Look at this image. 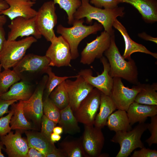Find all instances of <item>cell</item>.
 <instances>
[{"mask_svg":"<svg viewBox=\"0 0 157 157\" xmlns=\"http://www.w3.org/2000/svg\"><path fill=\"white\" fill-rule=\"evenodd\" d=\"M106 126L115 132L128 131L131 129L126 111L120 109L113 113L108 117Z\"/></svg>","mask_w":157,"mask_h":157,"instance_id":"obj_25","label":"cell"},{"mask_svg":"<svg viewBox=\"0 0 157 157\" xmlns=\"http://www.w3.org/2000/svg\"><path fill=\"white\" fill-rule=\"evenodd\" d=\"M61 138V136L60 135L53 132L50 136V140L51 141L55 143L59 141Z\"/></svg>","mask_w":157,"mask_h":157,"instance_id":"obj_45","label":"cell"},{"mask_svg":"<svg viewBox=\"0 0 157 157\" xmlns=\"http://www.w3.org/2000/svg\"><path fill=\"white\" fill-rule=\"evenodd\" d=\"M14 112V109L11 107L8 114L0 117V136L6 135L11 131V129L9 124Z\"/></svg>","mask_w":157,"mask_h":157,"instance_id":"obj_37","label":"cell"},{"mask_svg":"<svg viewBox=\"0 0 157 157\" xmlns=\"http://www.w3.org/2000/svg\"><path fill=\"white\" fill-rule=\"evenodd\" d=\"M11 105L14 110L10 123L11 129L26 131L33 129L32 124L28 121L24 114L22 101Z\"/></svg>","mask_w":157,"mask_h":157,"instance_id":"obj_27","label":"cell"},{"mask_svg":"<svg viewBox=\"0 0 157 157\" xmlns=\"http://www.w3.org/2000/svg\"><path fill=\"white\" fill-rule=\"evenodd\" d=\"M59 146L66 157H87L81 139L64 140L59 144Z\"/></svg>","mask_w":157,"mask_h":157,"instance_id":"obj_29","label":"cell"},{"mask_svg":"<svg viewBox=\"0 0 157 157\" xmlns=\"http://www.w3.org/2000/svg\"><path fill=\"white\" fill-rule=\"evenodd\" d=\"M50 59L45 55L41 56L33 53L25 55L13 68L20 76L22 73H45L49 66Z\"/></svg>","mask_w":157,"mask_h":157,"instance_id":"obj_16","label":"cell"},{"mask_svg":"<svg viewBox=\"0 0 157 157\" xmlns=\"http://www.w3.org/2000/svg\"><path fill=\"white\" fill-rule=\"evenodd\" d=\"M17 101L16 100H5L0 98V117L5 114L8 113L9 106Z\"/></svg>","mask_w":157,"mask_h":157,"instance_id":"obj_40","label":"cell"},{"mask_svg":"<svg viewBox=\"0 0 157 157\" xmlns=\"http://www.w3.org/2000/svg\"><path fill=\"white\" fill-rule=\"evenodd\" d=\"M53 132L55 133L60 135L63 132V128L59 126H55L53 130Z\"/></svg>","mask_w":157,"mask_h":157,"instance_id":"obj_47","label":"cell"},{"mask_svg":"<svg viewBox=\"0 0 157 157\" xmlns=\"http://www.w3.org/2000/svg\"><path fill=\"white\" fill-rule=\"evenodd\" d=\"M113 27L120 33L124 39L125 47L124 53L122 56L125 59H127L129 60L131 59V55L136 52L149 54L155 58H157L156 53L151 52L144 45L133 40L129 35L126 28L117 18L114 22Z\"/></svg>","mask_w":157,"mask_h":157,"instance_id":"obj_19","label":"cell"},{"mask_svg":"<svg viewBox=\"0 0 157 157\" xmlns=\"http://www.w3.org/2000/svg\"><path fill=\"white\" fill-rule=\"evenodd\" d=\"M6 147L5 151L9 157H25L29 147L27 140L22 137L20 130L15 133L10 131L8 134L0 136Z\"/></svg>","mask_w":157,"mask_h":157,"instance_id":"obj_17","label":"cell"},{"mask_svg":"<svg viewBox=\"0 0 157 157\" xmlns=\"http://www.w3.org/2000/svg\"><path fill=\"white\" fill-rule=\"evenodd\" d=\"M65 81L57 86L49 97L52 102L60 110L66 108L69 104L68 94L65 86Z\"/></svg>","mask_w":157,"mask_h":157,"instance_id":"obj_30","label":"cell"},{"mask_svg":"<svg viewBox=\"0 0 157 157\" xmlns=\"http://www.w3.org/2000/svg\"><path fill=\"white\" fill-rule=\"evenodd\" d=\"M37 39L30 36L18 40L7 39L0 54V64L4 69L13 67L25 55Z\"/></svg>","mask_w":157,"mask_h":157,"instance_id":"obj_5","label":"cell"},{"mask_svg":"<svg viewBox=\"0 0 157 157\" xmlns=\"http://www.w3.org/2000/svg\"><path fill=\"white\" fill-rule=\"evenodd\" d=\"M7 21L6 16L0 15V25L3 26L6 23Z\"/></svg>","mask_w":157,"mask_h":157,"instance_id":"obj_48","label":"cell"},{"mask_svg":"<svg viewBox=\"0 0 157 157\" xmlns=\"http://www.w3.org/2000/svg\"><path fill=\"white\" fill-rule=\"evenodd\" d=\"M99 108V111L96 117L94 126L101 129L106 126L108 117L117 108L110 96L102 92Z\"/></svg>","mask_w":157,"mask_h":157,"instance_id":"obj_24","label":"cell"},{"mask_svg":"<svg viewBox=\"0 0 157 157\" xmlns=\"http://www.w3.org/2000/svg\"><path fill=\"white\" fill-rule=\"evenodd\" d=\"M29 148H33L45 156L52 152L56 148L52 142L41 133L25 131Z\"/></svg>","mask_w":157,"mask_h":157,"instance_id":"obj_22","label":"cell"},{"mask_svg":"<svg viewBox=\"0 0 157 157\" xmlns=\"http://www.w3.org/2000/svg\"><path fill=\"white\" fill-rule=\"evenodd\" d=\"M2 67L1 65L0 64V73H1V68Z\"/></svg>","mask_w":157,"mask_h":157,"instance_id":"obj_51","label":"cell"},{"mask_svg":"<svg viewBox=\"0 0 157 157\" xmlns=\"http://www.w3.org/2000/svg\"><path fill=\"white\" fill-rule=\"evenodd\" d=\"M119 3L129 4L141 14L145 22L153 23L157 21V0H117Z\"/></svg>","mask_w":157,"mask_h":157,"instance_id":"obj_20","label":"cell"},{"mask_svg":"<svg viewBox=\"0 0 157 157\" xmlns=\"http://www.w3.org/2000/svg\"><path fill=\"white\" fill-rule=\"evenodd\" d=\"M78 75L74 81L67 79L65 81V86L69 97V105L73 113L94 88L81 76Z\"/></svg>","mask_w":157,"mask_h":157,"instance_id":"obj_14","label":"cell"},{"mask_svg":"<svg viewBox=\"0 0 157 157\" xmlns=\"http://www.w3.org/2000/svg\"><path fill=\"white\" fill-rule=\"evenodd\" d=\"M9 6L0 12V15L8 16L11 20L18 17L28 19L35 17L37 11L32 7L35 2L26 0H5Z\"/></svg>","mask_w":157,"mask_h":157,"instance_id":"obj_18","label":"cell"},{"mask_svg":"<svg viewBox=\"0 0 157 157\" xmlns=\"http://www.w3.org/2000/svg\"><path fill=\"white\" fill-rule=\"evenodd\" d=\"M148 124L145 122L139 123L129 131L115 132L111 141L120 145V149L116 157H128L135 149L144 147L141 138L147 129Z\"/></svg>","mask_w":157,"mask_h":157,"instance_id":"obj_4","label":"cell"},{"mask_svg":"<svg viewBox=\"0 0 157 157\" xmlns=\"http://www.w3.org/2000/svg\"><path fill=\"white\" fill-rule=\"evenodd\" d=\"M111 35L104 31L94 40L87 43L81 52L80 63L89 65L96 59L101 58L110 46Z\"/></svg>","mask_w":157,"mask_h":157,"instance_id":"obj_12","label":"cell"},{"mask_svg":"<svg viewBox=\"0 0 157 157\" xmlns=\"http://www.w3.org/2000/svg\"><path fill=\"white\" fill-rule=\"evenodd\" d=\"M82 4L74 14V19L86 18V22L91 24L93 19L97 21L104 28V31L110 35L114 34L113 24L118 17L124 14L123 7L118 6L111 9H102L91 5L89 0H81Z\"/></svg>","mask_w":157,"mask_h":157,"instance_id":"obj_2","label":"cell"},{"mask_svg":"<svg viewBox=\"0 0 157 157\" xmlns=\"http://www.w3.org/2000/svg\"><path fill=\"white\" fill-rule=\"evenodd\" d=\"M131 126L136 122H144L148 117L157 115V106L147 105L135 102L131 104L126 111Z\"/></svg>","mask_w":157,"mask_h":157,"instance_id":"obj_21","label":"cell"},{"mask_svg":"<svg viewBox=\"0 0 157 157\" xmlns=\"http://www.w3.org/2000/svg\"><path fill=\"white\" fill-rule=\"evenodd\" d=\"M101 129L94 125H84L81 140L87 157L100 156L105 140Z\"/></svg>","mask_w":157,"mask_h":157,"instance_id":"obj_13","label":"cell"},{"mask_svg":"<svg viewBox=\"0 0 157 157\" xmlns=\"http://www.w3.org/2000/svg\"><path fill=\"white\" fill-rule=\"evenodd\" d=\"M41 133L50 140V136L53 132L56 123L49 119L43 114L41 120Z\"/></svg>","mask_w":157,"mask_h":157,"instance_id":"obj_36","label":"cell"},{"mask_svg":"<svg viewBox=\"0 0 157 157\" xmlns=\"http://www.w3.org/2000/svg\"><path fill=\"white\" fill-rule=\"evenodd\" d=\"M101 92L94 88L80 103L74 115L78 122L94 125L99 108Z\"/></svg>","mask_w":157,"mask_h":157,"instance_id":"obj_8","label":"cell"},{"mask_svg":"<svg viewBox=\"0 0 157 157\" xmlns=\"http://www.w3.org/2000/svg\"><path fill=\"white\" fill-rule=\"evenodd\" d=\"M21 77L13 70L4 69L0 73V95L8 91L13 84L18 82Z\"/></svg>","mask_w":157,"mask_h":157,"instance_id":"obj_31","label":"cell"},{"mask_svg":"<svg viewBox=\"0 0 157 157\" xmlns=\"http://www.w3.org/2000/svg\"><path fill=\"white\" fill-rule=\"evenodd\" d=\"M55 4L52 1L44 3L37 11L36 24L42 36L51 42L56 37L54 28L57 22Z\"/></svg>","mask_w":157,"mask_h":157,"instance_id":"obj_6","label":"cell"},{"mask_svg":"<svg viewBox=\"0 0 157 157\" xmlns=\"http://www.w3.org/2000/svg\"><path fill=\"white\" fill-rule=\"evenodd\" d=\"M48 78L47 75L44 76L30 97L27 100L22 101L26 117L37 125L41 123L43 115V98Z\"/></svg>","mask_w":157,"mask_h":157,"instance_id":"obj_7","label":"cell"},{"mask_svg":"<svg viewBox=\"0 0 157 157\" xmlns=\"http://www.w3.org/2000/svg\"><path fill=\"white\" fill-rule=\"evenodd\" d=\"M46 157H66V156L60 149L56 148L52 152L47 154Z\"/></svg>","mask_w":157,"mask_h":157,"instance_id":"obj_42","label":"cell"},{"mask_svg":"<svg viewBox=\"0 0 157 157\" xmlns=\"http://www.w3.org/2000/svg\"><path fill=\"white\" fill-rule=\"evenodd\" d=\"M138 36L141 38L146 41H151L157 43V38H154L148 35L145 32L139 33L138 35Z\"/></svg>","mask_w":157,"mask_h":157,"instance_id":"obj_44","label":"cell"},{"mask_svg":"<svg viewBox=\"0 0 157 157\" xmlns=\"http://www.w3.org/2000/svg\"><path fill=\"white\" fill-rule=\"evenodd\" d=\"M78 122L69 105L60 110V117L58 123L65 133L74 134L80 132Z\"/></svg>","mask_w":157,"mask_h":157,"instance_id":"obj_26","label":"cell"},{"mask_svg":"<svg viewBox=\"0 0 157 157\" xmlns=\"http://www.w3.org/2000/svg\"><path fill=\"white\" fill-rule=\"evenodd\" d=\"M151 122L148 124L147 129L151 134L145 142L149 147L152 144H157V115L151 117Z\"/></svg>","mask_w":157,"mask_h":157,"instance_id":"obj_35","label":"cell"},{"mask_svg":"<svg viewBox=\"0 0 157 157\" xmlns=\"http://www.w3.org/2000/svg\"><path fill=\"white\" fill-rule=\"evenodd\" d=\"M33 93L32 85L27 81L23 80L13 84L8 90L0 95V98L5 100L26 101Z\"/></svg>","mask_w":157,"mask_h":157,"instance_id":"obj_23","label":"cell"},{"mask_svg":"<svg viewBox=\"0 0 157 157\" xmlns=\"http://www.w3.org/2000/svg\"><path fill=\"white\" fill-rule=\"evenodd\" d=\"M3 0H0V2L3 1Z\"/></svg>","mask_w":157,"mask_h":157,"instance_id":"obj_52","label":"cell"},{"mask_svg":"<svg viewBox=\"0 0 157 157\" xmlns=\"http://www.w3.org/2000/svg\"><path fill=\"white\" fill-rule=\"evenodd\" d=\"M26 0L28 1H33V2H35L37 0Z\"/></svg>","mask_w":157,"mask_h":157,"instance_id":"obj_50","label":"cell"},{"mask_svg":"<svg viewBox=\"0 0 157 157\" xmlns=\"http://www.w3.org/2000/svg\"><path fill=\"white\" fill-rule=\"evenodd\" d=\"M6 33L3 26L0 25V54L2 50L4 43L6 39Z\"/></svg>","mask_w":157,"mask_h":157,"instance_id":"obj_43","label":"cell"},{"mask_svg":"<svg viewBox=\"0 0 157 157\" xmlns=\"http://www.w3.org/2000/svg\"><path fill=\"white\" fill-rule=\"evenodd\" d=\"M51 43L45 54L50 60L49 66L71 67L70 48L66 40L60 35L56 37Z\"/></svg>","mask_w":157,"mask_h":157,"instance_id":"obj_11","label":"cell"},{"mask_svg":"<svg viewBox=\"0 0 157 157\" xmlns=\"http://www.w3.org/2000/svg\"><path fill=\"white\" fill-rule=\"evenodd\" d=\"M25 157H45V156L36 149L30 147L29 148Z\"/></svg>","mask_w":157,"mask_h":157,"instance_id":"obj_41","label":"cell"},{"mask_svg":"<svg viewBox=\"0 0 157 157\" xmlns=\"http://www.w3.org/2000/svg\"><path fill=\"white\" fill-rule=\"evenodd\" d=\"M9 5L5 0L0 2V12L8 8Z\"/></svg>","mask_w":157,"mask_h":157,"instance_id":"obj_46","label":"cell"},{"mask_svg":"<svg viewBox=\"0 0 157 157\" xmlns=\"http://www.w3.org/2000/svg\"><path fill=\"white\" fill-rule=\"evenodd\" d=\"M157 83L143 84L135 97L134 102L145 105L157 106Z\"/></svg>","mask_w":157,"mask_h":157,"instance_id":"obj_28","label":"cell"},{"mask_svg":"<svg viewBox=\"0 0 157 157\" xmlns=\"http://www.w3.org/2000/svg\"><path fill=\"white\" fill-rule=\"evenodd\" d=\"M3 144L2 141L0 139V157H4V155L1 152V150L2 149H4L3 147Z\"/></svg>","mask_w":157,"mask_h":157,"instance_id":"obj_49","label":"cell"},{"mask_svg":"<svg viewBox=\"0 0 157 157\" xmlns=\"http://www.w3.org/2000/svg\"><path fill=\"white\" fill-rule=\"evenodd\" d=\"M8 27L10 29L7 40H15L18 37L33 36L36 39L41 38L42 35L37 27L35 16L30 18L18 17L11 20Z\"/></svg>","mask_w":157,"mask_h":157,"instance_id":"obj_15","label":"cell"},{"mask_svg":"<svg viewBox=\"0 0 157 157\" xmlns=\"http://www.w3.org/2000/svg\"><path fill=\"white\" fill-rule=\"evenodd\" d=\"M43 114L57 124L60 120V110L51 101L49 98L44 99L43 101Z\"/></svg>","mask_w":157,"mask_h":157,"instance_id":"obj_34","label":"cell"},{"mask_svg":"<svg viewBox=\"0 0 157 157\" xmlns=\"http://www.w3.org/2000/svg\"><path fill=\"white\" fill-rule=\"evenodd\" d=\"M138 150H135L131 155V157H157V151L146 148L144 147Z\"/></svg>","mask_w":157,"mask_h":157,"instance_id":"obj_39","label":"cell"},{"mask_svg":"<svg viewBox=\"0 0 157 157\" xmlns=\"http://www.w3.org/2000/svg\"><path fill=\"white\" fill-rule=\"evenodd\" d=\"M84 22L83 18L74 19L72 27H66L60 24L56 28V32L61 35L69 45L72 60L76 59L79 56L78 47L80 42L89 35L96 34L103 28L99 23L95 22L92 25L86 26L83 24Z\"/></svg>","mask_w":157,"mask_h":157,"instance_id":"obj_3","label":"cell"},{"mask_svg":"<svg viewBox=\"0 0 157 157\" xmlns=\"http://www.w3.org/2000/svg\"><path fill=\"white\" fill-rule=\"evenodd\" d=\"M104 68L103 71L96 76L92 75V72L90 69L81 70L78 74L90 84L96 88L104 94L110 96L113 84V80L109 72L110 66L106 58L103 56L100 58Z\"/></svg>","mask_w":157,"mask_h":157,"instance_id":"obj_10","label":"cell"},{"mask_svg":"<svg viewBox=\"0 0 157 157\" xmlns=\"http://www.w3.org/2000/svg\"><path fill=\"white\" fill-rule=\"evenodd\" d=\"M104 53L110 65L111 77L123 78L134 85L140 83L135 63L131 58L126 61L121 55L115 43V34L111 35L110 46Z\"/></svg>","mask_w":157,"mask_h":157,"instance_id":"obj_1","label":"cell"},{"mask_svg":"<svg viewBox=\"0 0 157 157\" xmlns=\"http://www.w3.org/2000/svg\"><path fill=\"white\" fill-rule=\"evenodd\" d=\"M45 73L48 75V79L44 90L43 95L44 99L49 97V96L54 89L58 85L66 80L72 78H76L78 76L60 77L56 76L52 71L50 66L47 67Z\"/></svg>","mask_w":157,"mask_h":157,"instance_id":"obj_32","label":"cell"},{"mask_svg":"<svg viewBox=\"0 0 157 157\" xmlns=\"http://www.w3.org/2000/svg\"><path fill=\"white\" fill-rule=\"evenodd\" d=\"M113 80V86L110 96L117 109L127 111L130 105L134 102L135 97L141 90L143 84L139 83L130 88L124 85L122 78L114 77Z\"/></svg>","mask_w":157,"mask_h":157,"instance_id":"obj_9","label":"cell"},{"mask_svg":"<svg viewBox=\"0 0 157 157\" xmlns=\"http://www.w3.org/2000/svg\"><path fill=\"white\" fill-rule=\"evenodd\" d=\"M54 4H58L65 11L68 16V23L72 25L74 20V14L82 4L81 0H53Z\"/></svg>","mask_w":157,"mask_h":157,"instance_id":"obj_33","label":"cell"},{"mask_svg":"<svg viewBox=\"0 0 157 157\" xmlns=\"http://www.w3.org/2000/svg\"><path fill=\"white\" fill-rule=\"evenodd\" d=\"M90 2L96 7L107 9L116 8L119 4L117 0H91Z\"/></svg>","mask_w":157,"mask_h":157,"instance_id":"obj_38","label":"cell"}]
</instances>
